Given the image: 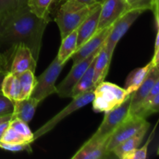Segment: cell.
<instances>
[{
  "mask_svg": "<svg viewBox=\"0 0 159 159\" xmlns=\"http://www.w3.org/2000/svg\"><path fill=\"white\" fill-rule=\"evenodd\" d=\"M109 140L105 141H90L85 143L78 151L72 159H99L110 155L107 151Z\"/></svg>",
  "mask_w": 159,
  "mask_h": 159,
  "instance_id": "15",
  "label": "cell"
},
{
  "mask_svg": "<svg viewBox=\"0 0 159 159\" xmlns=\"http://www.w3.org/2000/svg\"><path fill=\"white\" fill-rule=\"evenodd\" d=\"M65 64L61 63L57 56L44 71L36 78V83L31 97L42 102L54 93H57L56 81L60 75Z\"/></svg>",
  "mask_w": 159,
  "mask_h": 159,
  "instance_id": "4",
  "label": "cell"
},
{
  "mask_svg": "<svg viewBox=\"0 0 159 159\" xmlns=\"http://www.w3.org/2000/svg\"><path fill=\"white\" fill-rule=\"evenodd\" d=\"M9 127H12L20 136L23 137L27 143H32L34 141V133L31 131L27 123L17 118H12L9 123Z\"/></svg>",
  "mask_w": 159,
  "mask_h": 159,
  "instance_id": "28",
  "label": "cell"
},
{
  "mask_svg": "<svg viewBox=\"0 0 159 159\" xmlns=\"http://www.w3.org/2000/svg\"><path fill=\"white\" fill-rule=\"evenodd\" d=\"M101 48L95 51L94 53H93L91 55L87 57L86 58L73 65L72 68L70 70L68 75L64 79V80L57 87V94L58 95L59 97L71 98V94L73 88L78 82V81L83 75V74L85 72L87 68L89 67V65H91L93 60L98 55Z\"/></svg>",
  "mask_w": 159,
  "mask_h": 159,
  "instance_id": "8",
  "label": "cell"
},
{
  "mask_svg": "<svg viewBox=\"0 0 159 159\" xmlns=\"http://www.w3.org/2000/svg\"><path fill=\"white\" fill-rule=\"evenodd\" d=\"M12 119V113H10V114L4 115V116H0V124H2V123L6 122V121H10Z\"/></svg>",
  "mask_w": 159,
  "mask_h": 159,
  "instance_id": "37",
  "label": "cell"
},
{
  "mask_svg": "<svg viewBox=\"0 0 159 159\" xmlns=\"http://www.w3.org/2000/svg\"><path fill=\"white\" fill-rule=\"evenodd\" d=\"M98 3L99 2L93 6H87L83 9L71 12L58 10L54 20L58 26L61 39L68 36L72 31L77 30L85 18L93 12Z\"/></svg>",
  "mask_w": 159,
  "mask_h": 159,
  "instance_id": "7",
  "label": "cell"
},
{
  "mask_svg": "<svg viewBox=\"0 0 159 159\" xmlns=\"http://www.w3.org/2000/svg\"><path fill=\"white\" fill-rule=\"evenodd\" d=\"M142 12L140 9H128L113 23L111 31L106 40V49L110 55L113 56L118 42Z\"/></svg>",
  "mask_w": 159,
  "mask_h": 159,
  "instance_id": "6",
  "label": "cell"
},
{
  "mask_svg": "<svg viewBox=\"0 0 159 159\" xmlns=\"http://www.w3.org/2000/svg\"><path fill=\"white\" fill-rule=\"evenodd\" d=\"M159 110V94L152 99H144V100L134 110L129 113L131 116L141 119H146L153 113H158Z\"/></svg>",
  "mask_w": 159,
  "mask_h": 159,
  "instance_id": "23",
  "label": "cell"
},
{
  "mask_svg": "<svg viewBox=\"0 0 159 159\" xmlns=\"http://www.w3.org/2000/svg\"><path fill=\"white\" fill-rule=\"evenodd\" d=\"M159 80L158 66H152L149 71L147 77L139 88L131 94V102H130V113H132L146 98L150 93L151 89L155 82Z\"/></svg>",
  "mask_w": 159,
  "mask_h": 159,
  "instance_id": "14",
  "label": "cell"
},
{
  "mask_svg": "<svg viewBox=\"0 0 159 159\" xmlns=\"http://www.w3.org/2000/svg\"><path fill=\"white\" fill-rule=\"evenodd\" d=\"M155 129L154 131L151 134L150 137L148 139V141L146 144L143 146L141 148H136L134 150L131 151L129 153L126 154L123 159H145L148 156V148L149 144H150L152 138L154 137V133H155Z\"/></svg>",
  "mask_w": 159,
  "mask_h": 159,
  "instance_id": "30",
  "label": "cell"
},
{
  "mask_svg": "<svg viewBox=\"0 0 159 159\" xmlns=\"http://www.w3.org/2000/svg\"><path fill=\"white\" fill-rule=\"evenodd\" d=\"M128 9L152 10L155 18H158V0H126Z\"/></svg>",
  "mask_w": 159,
  "mask_h": 159,
  "instance_id": "27",
  "label": "cell"
},
{
  "mask_svg": "<svg viewBox=\"0 0 159 159\" xmlns=\"http://www.w3.org/2000/svg\"><path fill=\"white\" fill-rule=\"evenodd\" d=\"M6 73H7V72H3V71H0V94H2V92H1L2 82L3 78H4V76L6 75Z\"/></svg>",
  "mask_w": 159,
  "mask_h": 159,
  "instance_id": "38",
  "label": "cell"
},
{
  "mask_svg": "<svg viewBox=\"0 0 159 159\" xmlns=\"http://www.w3.org/2000/svg\"><path fill=\"white\" fill-rule=\"evenodd\" d=\"M9 123H10V121H6V122L2 123V124H0V141H1L2 138L6 130H7V128L9 127Z\"/></svg>",
  "mask_w": 159,
  "mask_h": 159,
  "instance_id": "35",
  "label": "cell"
},
{
  "mask_svg": "<svg viewBox=\"0 0 159 159\" xmlns=\"http://www.w3.org/2000/svg\"><path fill=\"white\" fill-rule=\"evenodd\" d=\"M153 65V66H158L159 63V49L155 50L154 52V56L152 57V60L151 61Z\"/></svg>",
  "mask_w": 159,
  "mask_h": 159,
  "instance_id": "36",
  "label": "cell"
},
{
  "mask_svg": "<svg viewBox=\"0 0 159 159\" xmlns=\"http://www.w3.org/2000/svg\"><path fill=\"white\" fill-rule=\"evenodd\" d=\"M112 26L113 24L104 28V29L100 30H98L89 40H87L80 48H78L71 57V58L72 59L73 65L86 58L93 53L97 51L99 48H100L107 40V37L111 31Z\"/></svg>",
  "mask_w": 159,
  "mask_h": 159,
  "instance_id": "11",
  "label": "cell"
},
{
  "mask_svg": "<svg viewBox=\"0 0 159 159\" xmlns=\"http://www.w3.org/2000/svg\"><path fill=\"white\" fill-rule=\"evenodd\" d=\"M1 92L3 96L10 100H16L20 93V83L17 75L10 71L6 73L2 82Z\"/></svg>",
  "mask_w": 159,
  "mask_h": 159,
  "instance_id": "22",
  "label": "cell"
},
{
  "mask_svg": "<svg viewBox=\"0 0 159 159\" xmlns=\"http://www.w3.org/2000/svg\"><path fill=\"white\" fill-rule=\"evenodd\" d=\"M96 59V58H95ZM92 62L83 75L81 77V79L78 81L77 83L73 88L72 92L71 94V98L76 97L78 96L83 94L86 92L89 91L91 89H95L96 86L93 83V78H94V61Z\"/></svg>",
  "mask_w": 159,
  "mask_h": 159,
  "instance_id": "21",
  "label": "cell"
},
{
  "mask_svg": "<svg viewBox=\"0 0 159 159\" xmlns=\"http://www.w3.org/2000/svg\"><path fill=\"white\" fill-rule=\"evenodd\" d=\"M101 2L98 3L93 12L85 18L77 29V49L89 40L97 32Z\"/></svg>",
  "mask_w": 159,
  "mask_h": 159,
  "instance_id": "13",
  "label": "cell"
},
{
  "mask_svg": "<svg viewBox=\"0 0 159 159\" xmlns=\"http://www.w3.org/2000/svg\"><path fill=\"white\" fill-rule=\"evenodd\" d=\"M49 22L32 13L27 6L0 20V51L9 65L20 45L29 48L38 61L43 33Z\"/></svg>",
  "mask_w": 159,
  "mask_h": 159,
  "instance_id": "1",
  "label": "cell"
},
{
  "mask_svg": "<svg viewBox=\"0 0 159 159\" xmlns=\"http://www.w3.org/2000/svg\"><path fill=\"white\" fill-rule=\"evenodd\" d=\"M127 10L128 8L126 0H102L97 30L110 26Z\"/></svg>",
  "mask_w": 159,
  "mask_h": 159,
  "instance_id": "10",
  "label": "cell"
},
{
  "mask_svg": "<svg viewBox=\"0 0 159 159\" xmlns=\"http://www.w3.org/2000/svg\"><path fill=\"white\" fill-rule=\"evenodd\" d=\"M152 66L153 65H152V61H150L148 65L142 68H135L129 74L126 79L125 87H124L129 95L132 94L134 92H135L139 88L140 85L143 83L145 78L147 77Z\"/></svg>",
  "mask_w": 159,
  "mask_h": 159,
  "instance_id": "19",
  "label": "cell"
},
{
  "mask_svg": "<svg viewBox=\"0 0 159 159\" xmlns=\"http://www.w3.org/2000/svg\"><path fill=\"white\" fill-rule=\"evenodd\" d=\"M61 40L57 57L61 63L66 64L77 50V30L70 33Z\"/></svg>",
  "mask_w": 159,
  "mask_h": 159,
  "instance_id": "20",
  "label": "cell"
},
{
  "mask_svg": "<svg viewBox=\"0 0 159 159\" xmlns=\"http://www.w3.org/2000/svg\"><path fill=\"white\" fill-rule=\"evenodd\" d=\"M36 68L37 61L34 59L30 50L23 45L17 47L11 61L9 71L18 75L26 71L34 72Z\"/></svg>",
  "mask_w": 159,
  "mask_h": 159,
  "instance_id": "12",
  "label": "cell"
},
{
  "mask_svg": "<svg viewBox=\"0 0 159 159\" xmlns=\"http://www.w3.org/2000/svg\"><path fill=\"white\" fill-rule=\"evenodd\" d=\"M149 127H150V124H147L145 126L142 127L139 131L137 132L135 134L131 136L130 138H127L122 143L118 144L113 151H112V154L116 156L117 158L123 159V157L126 155V154L129 153L131 151L134 150V149L138 148V146L141 144L142 142L143 139H144V136H145L146 133L148 130Z\"/></svg>",
  "mask_w": 159,
  "mask_h": 159,
  "instance_id": "18",
  "label": "cell"
},
{
  "mask_svg": "<svg viewBox=\"0 0 159 159\" xmlns=\"http://www.w3.org/2000/svg\"><path fill=\"white\" fill-rule=\"evenodd\" d=\"M147 124H148V122L146 119H141L129 114L110 136L107 144V151L109 153L112 154V151L118 144L135 134Z\"/></svg>",
  "mask_w": 159,
  "mask_h": 159,
  "instance_id": "9",
  "label": "cell"
},
{
  "mask_svg": "<svg viewBox=\"0 0 159 159\" xmlns=\"http://www.w3.org/2000/svg\"><path fill=\"white\" fill-rule=\"evenodd\" d=\"M131 94L116 108L105 113L103 120L96 133L89 138L90 141H105L110 139L114 130L122 124L130 113Z\"/></svg>",
  "mask_w": 159,
  "mask_h": 159,
  "instance_id": "3",
  "label": "cell"
},
{
  "mask_svg": "<svg viewBox=\"0 0 159 159\" xmlns=\"http://www.w3.org/2000/svg\"><path fill=\"white\" fill-rule=\"evenodd\" d=\"M93 96H94V89H91L80 96L72 98V101L66 107H65L55 116H53L51 120L40 127L35 133H34V141L52 130L62 120L67 117L68 115L90 103L93 101Z\"/></svg>",
  "mask_w": 159,
  "mask_h": 159,
  "instance_id": "5",
  "label": "cell"
},
{
  "mask_svg": "<svg viewBox=\"0 0 159 159\" xmlns=\"http://www.w3.org/2000/svg\"><path fill=\"white\" fill-rule=\"evenodd\" d=\"M17 77L20 83V93L17 99H23L30 97L36 83L34 72L26 71L18 75Z\"/></svg>",
  "mask_w": 159,
  "mask_h": 159,
  "instance_id": "24",
  "label": "cell"
},
{
  "mask_svg": "<svg viewBox=\"0 0 159 159\" xmlns=\"http://www.w3.org/2000/svg\"><path fill=\"white\" fill-rule=\"evenodd\" d=\"M96 1H97L98 2H102V0H96Z\"/></svg>",
  "mask_w": 159,
  "mask_h": 159,
  "instance_id": "39",
  "label": "cell"
},
{
  "mask_svg": "<svg viewBox=\"0 0 159 159\" xmlns=\"http://www.w3.org/2000/svg\"><path fill=\"white\" fill-rule=\"evenodd\" d=\"M13 111V102L2 94H0V116L10 114Z\"/></svg>",
  "mask_w": 159,
  "mask_h": 159,
  "instance_id": "33",
  "label": "cell"
},
{
  "mask_svg": "<svg viewBox=\"0 0 159 159\" xmlns=\"http://www.w3.org/2000/svg\"><path fill=\"white\" fill-rule=\"evenodd\" d=\"M0 148L12 152H26L28 153H32L30 143L13 144V143H6L0 141Z\"/></svg>",
  "mask_w": 159,
  "mask_h": 159,
  "instance_id": "31",
  "label": "cell"
},
{
  "mask_svg": "<svg viewBox=\"0 0 159 159\" xmlns=\"http://www.w3.org/2000/svg\"><path fill=\"white\" fill-rule=\"evenodd\" d=\"M9 69H10V65L6 60L4 56L2 54L1 51H0V71H3V72H9Z\"/></svg>",
  "mask_w": 159,
  "mask_h": 159,
  "instance_id": "34",
  "label": "cell"
},
{
  "mask_svg": "<svg viewBox=\"0 0 159 159\" xmlns=\"http://www.w3.org/2000/svg\"><path fill=\"white\" fill-rule=\"evenodd\" d=\"M54 0H28L27 7L39 18L50 20L49 10Z\"/></svg>",
  "mask_w": 159,
  "mask_h": 159,
  "instance_id": "25",
  "label": "cell"
},
{
  "mask_svg": "<svg viewBox=\"0 0 159 159\" xmlns=\"http://www.w3.org/2000/svg\"><path fill=\"white\" fill-rule=\"evenodd\" d=\"M28 0H0V20L27 6Z\"/></svg>",
  "mask_w": 159,
  "mask_h": 159,
  "instance_id": "26",
  "label": "cell"
},
{
  "mask_svg": "<svg viewBox=\"0 0 159 159\" xmlns=\"http://www.w3.org/2000/svg\"><path fill=\"white\" fill-rule=\"evenodd\" d=\"M130 95L125 89L103 81L96 85L94 89V96L92 101L93 110L96 113H106L113 110L120 106Z\"/></svg>",
  "mask_w": 159,
  "mask_h": 159,
  "instance_id": "2",
  "label": "cell"
},
{
  "mask_svg": "<svg viewBox=\"0 0 159 159\" xmlns=\"http://www.w3.org/2000/svg\"><path fill=\"white\" fill-rule=\"evenodd\" d=\"M113 56L110 55L106 49V41L101 48L99 54L94 61V78L93 83L95 86L103 82L108 74L110 62Z\"/></svg>",
  "mask_w": 159,
  "mask_h": 159,
  "instance_id": "17",
  "label": "cell"
},
{
  "mask_svg": "<svg viewBox=\"0 0 159 159\" xmlns=\"http://www.w3.org/2000/svg\"><path fill=\"white\" fill-rule=\"evenodd\" d=\"M13 102L12 118H17L29 124L32 120L40 102L33 97L16 99Z\"/></svg>",
  "mask_w": 159,
  "mask_h": 159,
  "instance_id": "16",
  "label": "cell"
},
{
  "mask_svg": "<svg viewBox=\"0 0 159 159\" xmlns=\"http://www.w3.org/2000/svg\"><path fill=\"white\" fill-rule=\"evenodd\" d=\"M97 2L96 0H66V2L61 5L59 10L64 12L76 11L87 6H93Z\"/></svg>",
  "mask_w": 159,
  "mask_h": 159,
  "instance_id": "29",
  "label": "cell"
},
{
  "mask_svg": "<svg viewBox=\"0 0 159 159\" xmlns=\"http://www.w3.org/2000/svg\"><path fill=\"white\" fill-rule=\"evenodd\" d=\"M1 141L6 143H13V144H22V143H27L25 141L23 137L20 136L15 130L9 127L5 132Z\"/></svg>",
  "mask_w": 159,
  "mask_h": 159,
  "instance_id": "32",
  "label": "cell"
}]
</instances>
